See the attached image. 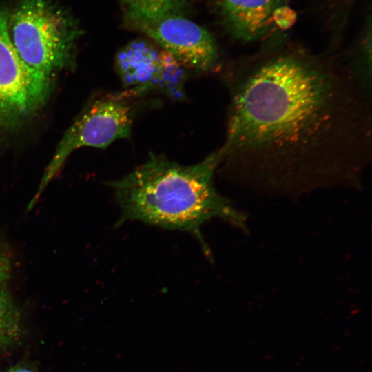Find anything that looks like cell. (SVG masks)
Wrapping results in <instances>:
<instances>
[{
  "mask_svg": "<svg viewBox=\"0 0 372 372\" xmlns=\"http://www.w3.org/2000/svg\"><path fill=\"white\" fill-rule=\"evenodd\" d=\"M226 69L219 164L289 182L351 178L370 162L371 97L340 52H314L285 36Z\"/></svg>",
  "mask_w": 372,
  "mask_h": 372,
  "instance_id": "6da1fadb",
  "label": "cell"
},
{
  "mask_svg": "<svg viewBox=\"0 0 372 372\" xmlns=\"http://www.w3.org/2000/svg\"><path fill=\"white\" fill-rule=\"evenodd\" d=\"M219 161L218 151L189 165L151 153L133 171L108 183L121 209L116 225L139 220L187 231L205 247L200 232L203 223L216 216L233 217V211L214 185Z\"/></svg>",
  "mask_w": 372,
  "mask_h": 372,
  "instance_id": "7a4b0ae2",
  "label": "cell"
},
{
  "mask_svg": "<svg viewBox=\"0 0 372 372\" xmlns=\"http://www.w3.org/2000/svg\"><path fill=\"white\" fill-rule=\"evenodd\" d=\"M8 32L23 61L50 77L70 64L79 35L74 21L50 0H21Z\"/></svg>",
  "mask_w": 372,
  "mask_h": 372,
  "instance_id": "3957f363",
  "label": "cell"
},
{
  "mask_svg": "<svg viewBox=\"0 0 372 372\" xmlns=\"http://www.w3.org/2000/svg\"><path fill=\"white\" fill-rule=\"evenodd\" d=\"M140 97L134 90L125 89L102 95L90 103L59 143L28 207L35 204L73 152L83 147L104 149L116 140L129 138L136 113V100Z\"/></svg>",
  "mask_w": 372,
  "mask_h": 372,
  "instance_id": "277c9868",
  "label": "cell"
},
{
  "mask_svg": "<svg viewBox=\"0 0 372 372\" xmlns=\"http://www.w3.org/2000/svg\"><path fill=\"white\" fill-rule=\"evenodd\" d=\"M124 25L145 36L188 70L207 73L222 65L214 36L177 10H125Z\"/></svg>",
  "mask_w": 372,
  "mask_h": 372,
  "instance_id": "5b68a950",
  "label": "cell"
},
{
  "mask_svg": "<svg viewBox=\"0 0 372 372\" xmlns=\"http://www.w3.org/2000/svg\"><path fill=\"white\" fill-rule=\"evenodd\" d=\"M51 80L21 58L10 38L7 14L0 9V127L18 124L37 110Z\"/></svg>",
  "mask_w": 372,
  "mask_h": 372,
  "instance_id": "8992f818",
  "label": "cell"
},
{
  "mask_svg": "<svg viewBox=\"0 0 372 372\" xmlns=\"http://www.w3.org/2000/svg\"><path fill=\"white\" fill-rule=\"evenodd\" d=\"M114 68L125 89L141 96L161 92L173 100L185 98L188 70L149 39H135L117 52Z\"/></svg>",
  "mask_w": 372,
  "mask_h": 372,
  "instance_id": "52a82bcc",
  "label": "cell"
},
{
  "mask_svg": "<svg viewBox=\"0 0 372 372\" xmlns=\"http://www.w3.org/2000/svg\"><path fill=\"white\" fill-rule=\"evenodd\" d=\"M214 10L225 32L243 45L287 35L294 21L287 0H215Z\"/></svg>",
  "mask_w": 372,
  "mask_h": 372,
  "instance_id": "ba28073f",
  "label": "cell"
},
{
  "mask_svg": "<svg viewBox=\"0 0 372 372\" xmlns=\"http://www.w3.org/2000/svg\"><path fill=\"white\" fill-rule=\"evenodd\" d=\"M360 0H311L309 12L327 34V50L340 51L356 4Z\"/></svg>",
  "mask_w": 372,
  "mask_h": 372,
  "instance_id": "9c48e42d",
  "label": "cell"
},
{
  "mask_svg": "<svg viewBox=\"0 0 372 372\" xmlns=\"http://www.w3.org/2000/svg\"><path fill=\"white\" fill-rule=\"evenodd\" d=\"M371 38L372 16L371 8L349 47L342 57L363 90L371 97Z\"/></svg>",
  "mask_w": 372,
  "mask_h": 372,
  "instance_id": "30bf717a",
  "label": "cell"
},
{
  "mask_svg": "<svg viewBox=\"0 0 372 372\" xmlns=\"http://www.w3.org/2000/svg\"><path fill=\"white\" fill-rule=\"evenodd\" d=\"M0 278V348L12 343L19 333V314L7 286Z\"/></svg>",
  "mask_w": 372,
  "mask_h": 372,
  "instance_id": "8fae6325",
  "label": "cell"
},
{
  "mask_svg": "<svg viewBox=\"0 0 372 372\" xmlns=\"http://www.w3.org/2000/svg\"><path fill=\"white\" fill-rule=\"evenodd\" d=\"M125 10L137 11L177 10L182 6L184 0H122Z\"/></svg>",
  "mask_w": 372,
  "mask_h": 372,
  "instance_id": "7c38bea8",
  "label": "cell"
},
{
  "mask_svg": "<svg viewBox=\"0 0 372 372\" xmlns=\"http://www.w3.org/2000/svg\"><path fill=\"white\" fill-rule=\"evenodd\" d=\"M10 262L6 251L0 240V278H8Z\"/></svg>",
  "mask_w": 372,
  "mask_h": 372,
  "instance_id": "4fadbf2b",
  "label": "cell"
},
{
  "mask_svg": "<svg viewBox=\"0 0 372 372\" xmlns=\"http://www.w3.org/2000/svg\"><path fill=\"white\" fill-rule=\"evenodd\" d=\"M9 372H32V371H30V370H28L27 369L21 368V369H14L12 371H9Z\"/></svg>",
  "mask_w": 372,
  "mask_h": 372,
  "instance_id": "5bb4252c",
  "label": "cell"
}]
</instances>
